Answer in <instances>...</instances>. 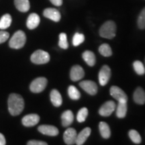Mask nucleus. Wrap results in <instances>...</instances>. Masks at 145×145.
Returning a JSON list of instances; mask_svg holds the SVG:
<instances>
[{"instance_id": "1", "label": "nucleus", "mask_w": 145, "mask_h": 145, "mask_svg": "<svg viewBox=\"0 0 145 145\" xmlns=\"http://www.w3.org/2000/svg\"><path fill=\"white\" fill-rule=\"evenodd\" d=\"M8 110L11 115L18 116L22 113L24 108V101L20 95L12 93L8 98Z\"/></svg>"}, {"instance_id": "2", "label": "nucleus", "mask_w": 145, "mask_h": 145, "mask_svg": "<svg viewBox=\"0 0 145 145\" xmlns=\"http://www.w3.org/2000/svg\"><path fill=\"white\" fill-rule=\"evenodd\" d=\"M116 25L113 21H107L99 29V35L107 39H112L115 37Z\"/></svg>"}, {"instance_id": "3", "label": "nucleus", "mask_w": 145, "mask_h": 145, "mask_svg": "<svg viewBox=\"0 0 145 145\" xmlns=\"http://www.w3.org/2000/svg\"><path fill=\"white\" fill-rule=\"evenodd\" d=\"M26 41V36L24 32L22 30H18L14 34L10 40L9 44L12 48L20 49L24 46Z\"/></svg>"}, {"instance_id": "4", "label": "nucleus", "mask_w": 145, "mask_h": 145, "mask_svg": "<svg viewBox=\"0 0 145 145\" xmlns=\"http://www.w3.org/2000/svg\"><path fill=\"white\" fill-rule=\"evenodd\" d=\"M30 59L34 64H45L50 61V55L48 52L44 50H37L32 54Z\"/></svg>"}, {"instance_id": "5", "label": "nucleus", "mask_w": 145, "mask_h": 145, "mask_svg": "<svg viewBox=\"0 0 145 145\" xmlns=\"http://www.w3.org/2000/svg\"><path fill=\"white\" fill-rule=\"evenodd\" d=\"M48 81L45 77H38L32 81L30 84V89L34 93H39L44 90Z\"/></svg>"}, {"instance_id": "6", "label": "nucleus", "mask_w": 145, "mask_h": 145, "mask_svg": "<svg viewBox=\"0 0 145 145\" xmlns=\"http://www.w3.org/2000/svg\"><path fill=\"white\" fill-rule=\"evenodd\" d=\"M110 92V95H111L114 99H116L118 102H127V101H128V96H127L126 93H125L124 91H123L121 88H120L119 87H111Z\"/></svg>"}, {"instance_id": "7", "label": "nucleus", "mask_w": 145, "mask_h": 145, "mask_svg": "<svg viewBox=\"0 0 145 145\" xmlns=\"http://www.w3.org/2000/svg\"><path fill=\"white\" fill-rule=\"evenodd\" d=\"M111 70L108 65L103 66L99 72V82L101 86H106L110 80Z\"/></svg>"}, {"instance_id": "8", "label": "nucleus", "mask_w": 145, "mask_h": 145, "mask_svg": "<svg viewBox=\"0 0 145 145\" xmlns=\"http://www.w3.org/2000/svg\"><path fill=\"white\" fill-rule=\"evenodd\" d=\"M79 86L85 91H86L89 95H94L97 93V86L94 81L89 80L83 81L79 83Z\"/></svg>"}, {"instance_id": "9", "label": "nucleus", "mask_w": 145, "mask_h": 145, "mask_svg": "<svg viewBox=\"0 0 145 145\" xmlns=\"http://www.w3.org/2000/svg\"><path fill=\"white\" fill-rule=\"evenodd\" d=\"M116 109V104L113 101H106L99 108V114L101 116H109L113 113Z\"/></svg>"}, {"instance_id": "10", "label": "nucleus", "mask_w": 145, "mask_h": 145, "mask_svg": "<svg viewBox=\"0 0 145 145\" xmlns=\"http://www.w3.org/2000/svg\"><path fill=\"white\" fill-rule=\"evenodd\" d=\"M77 132L74 128H69L65 132L63 135V139L65 144L68 145H72L75 144L76 138H77Z\"/></svg>"}, {"instance_id": "11", "label": "nucleus", "mask_w": 145, "mask_h": 145, "mask_svg": "<svg viewBox=\"0 0 145 145\" xmlns=\"http://www.w3.org/2000/svg\"><path fill=\"white\" fill-rule=\"evenodd\" d=\"M38 130L43 135L50 137L57 136L59 132L57 128L51 125H41L38 128Z\"/></svg>"}, {"instance_id": "12", "label": "nucleus", "mask_w": 145, "mask_h": 145, "mask_svg": "<svg viewBox=\"0 0 145 145\" xmlns=\"http://www.w3.org/2000/svg\"><path fill=\"white\" fill-rule=\"evenodd\" d=\"M40 117L38 114H31L25 116L22 120V122L24 126L31 127L35 126L39 122Z\"/></svg>"}, {"instance_id": "13", "label": "nucleus", "mask_w": 145, "mask_h": 145, "mask_svg": "<svg viewBox=\"0 0 145 145\" xmlns=\"http://www.w3.org/2000/svg\"><path fill=\"white\" fill-rule=\"evenodd\" d=\"M85 75L83 69L79 65H75L71 68L70 72L71 79L73 81H77L82 79Z\"/></svg>"}, {"instance_id": "14", "label": "nucleus", "mask_w": 145, "mask_h": 145, "mask_svg": "<svg viewBox=\"0 0 145 145\" xmlns=\"http://www.w3.org/2000/svg\"><path fill=\"white\" fill-rule=\"evenodd\" d=\"M43 15L44 17L48 19L51 20L58 22L61 20V16L60 14L59 11L55 8H46L44 10L43 12Z\"/></svg>"}, {"instance_id": "15", "label": "nucleus", "mask_w": 145, "mask_h": 145, "mask_svg": "<svg viewBox=\"0 0 145 145\" xmlns=\"http://www.w3.org/2000/svg\"><path fill=\"white\" fill-rule=\"evenodd\" d=\"M40 19L39 16L36 13H32L28 16L26 22V26L30 30H33L39 26Z\"/></svg>"}, {"instance_id": "16", "label": "nucleus", "mask_w": 145, "mask_h": 145, "mask_svg": "<svg viewBox=\"0 0 145 145\" xmlns=\"http://www.w3.org/2000/svg\"><path fill=\"white\" fill-rule=\"evenodd\" d=\"M91 132V130L90 128H88V127L81 130L77 135L75 144H77V145H82L84 144V142H86L88 138L90 136Z\"/></svg>"}, {"instance_id": "17", "label": "nucleus", "mask_w": 145, "mask_h": 145, "mask_svg": "<svg viewBox=\"0 0 145 145\" xmlns=\"http://www.w3.org/2000/svg\"><path fill=\"white\" fill-rule=\"evenodd\" d=\"M134 101L137 104L143 105L145 104V91L142 88H138L135 90L133 95Z\"/></svg>"}, {"instance_id": "18", "label": "nucleus", "mask_w": 145, "mask_h": 145, "mask_svg": "<svg viewBox=\"0 0 145 145\" xmlns=\"http://www.w3.org/2000/svg\"><path fill=\"white\" fill-rule=\"evenodd\" d=\"M61 120L62 125L64 127L69 126L73 122L74 116L71 110H66L61 116Z\"/></svg>"}, {"instance_id": "19", "label": "nucleus", "mask_w": 145, "mask_h": 145, "mask_svg": "<svg viewBox=\"0 0 145 145\" xmlns=\"http://www.w3.org/2000/svg\"><path fill=\"white\" fill-rule=\"evenodd\" d=\"M50 100L55 107H59L63 103L62 96L57 89H52L50 92Z\"/></svg>"}, {"instance_id": "20", "label": "nucleus", "mask_w": 145, "mask_h": 145, "mask_svg": "<svg viewBox=\"0 0 145 145\" xmlns=\"http://www.w3.org/2000/svg\"><path fill=\"white\" fill-rule=\"evenodd\" d=\"M82 57L89 66L93 67L96 62V58L95 54L90 50H86L82 54Z\"/></svg>"}, {"instance_id": "21", "label": "nucleus", "mask_w": 145, "mask_h": 145, "mask_svg": "<svg viewBox=\"0 0 145 145\" xmlns=\"http://www.w3.org/2000/svg\"><path fill=\"white\" fill-rule=\"evenodd\" d=\"M14 4L16 8L21 12H27L30 8L29 0H14Z\"/></svg>"}, {"instance_id": "22", "label": "nucleus", "mask_w": 145, "mask_h": 145, "mask_svg": "<svg viewBox=\"0 0 145 145\" xmlns=\"http://www.w3.org/2000/svg\"><path fill=\"white\" fill-rule=\"evenodd\" d=\"M99 129L101 136L104 138H109L111 135V131L109 125L104 122H101L99 124Z\"/></svg>"}, {"instance_id": "23", "label": "nucleus", "mask_w": 145, "mask_h": 145, "mask_svg": "<svg viewBox=\"0 0 145 145\" xmlns=\"http://www.w3.org/2000/svg\"><path fill=\"white\" fill-rule=\"evenodd\" d=\"M127 102H118L116 108V116L119 118H123L127 113Z\"/></svg>"}, {"instance_id": "24", "label": "nucleus", "mask_w": 145, "mask_h": 145, "mask_svg": "<svg viewBox=\"0 0 145 145\" xmlns=\"http://www.w3.org/2000/svg\"><path fill=\"white\" fill-rule=\"evenodd\" d=\"M12 16L10 14H6L3 15L0 19V29L5 30L10 26L12 24Z\"/></svg>"}, {"instance_id": "25", "label": "nucleus", "mask_w": 145, "mask_h": 145, "mask_svg": "<svg viewBox=\"0 0 145 145\" xmlns=\"http://www.w3.org/2000/svg\"><path fill=\"white\" fill-rule=\"evenodd\" d=\"M68 94L70 98L73 100H78L81 97V93L75 86H71L68 88Z\"/></svg>"}, {"instance_id": "26", "label": "nucleus", "mask_w": 145, "mask_h": 145, "mask_svg": "<svg viewBox=\"0 0 145 145\" xmlns=\"http://www.w3.org/2000/svg\"><path fill=\"white\" fill-rule=\"evenodd\" d=\"M99 52L104 57H110L112 54V50L110 46L108 44H101L99 48Z\"/></svg>"}, {"instance_id": "27", "label": "nucleus", "mask_w": 145, "mask_h": 145, "mask_svg": "<svg viewBox=\"0 0 145 145\" xmlns=\"http://www.w3.org/2000/svg\"><path fill=\"white\" fill-rule=\"evenodd\" d=\"M133 67L138 75H142L145 73V69L142 63L139 61H136L133 63Z\"/></svg>"}, {"instance_id": "28", "label": "nucleus", "mask_w": 145, "mask_h": 145, "mask_svg": "<svg viewBox=\"0 0 145 145\" xmlns=\"http://www.w3.org/2000/svg\"><path fill=\"white\" fill-rule=\"evenodd\" d=\"M128 135H129V137L130 138V139H131V140L134 143H135V144H140L141 141H142L140 135H139V133L137 131V130H130Z\"/></svg>"}, {"instance_id": "29", "label": "nucleus", "mask_w": 145, "mask_h": 145, "mask_svg": "<svg viewBox=\"0 0 145 145\" xmlns=\"http://www.w3.org/2000/svg\"><path fill=\"white\" fill-rule=\"evenodd\" d=\"M88 115V110L86 108H83L79 110L77 115V120L79 122H83L86 121V120Z\"/></svg>"}, {"instance_id": "30", "label": "nucleus", "mask_w": 145, "mask_h": 145, "mask_svg": "<svg viewBox=\"0 0 145 145\" xmlns=\"http://www.w3.org/2000/svg\"><path fill=\"white\" fill-rule=\"evenodd\" d=\"M59 46L63 49H67L69 44L67 41V37L65 33H61L59 34Z\"/></svg>"}, {"instance_id": "31", "label": "nucleus", "mask_w": 145, "mask_h": 145, "mask_svg": "<svg viewBox=\"0 0 145 145\" xmlns=\"http://www.w3.org/2000/svg\"><path fill=\"white\" fill-rule=\"evenodd\" d=\"M84 40L85 36L83 34L75 33L73 38H72V44H73V46H77L82 44Z\"/></svg>"}, {"instance_id": "32", "label": "nucleus", "mask_w": 145, "mask_h": 145, "mask_svg": "<svg viewBox=\"0 0 145 145\" xmlns=\"http://www.w3.org/2000/svg\"><path fill=\"white\" fill-rule=\"evenodd\" d=\"M138 26L141 30L145 29V8L141 11L140 14H139L138 18Z\"/></svg>"}, {"instance_id": "33", "label": "nucleus", "mask_w": 145, "mask_h": 145, "mask_svg": "<svg viewBox=\"0 0 145 145\" xmlns=\"http://www.w3.org/2000/svg\"><path fill=\"white\" fill-rule=\"evenodd\" d=\"M9 37H10V34L8 32L0 31V44L6 41Z\"/></svg>"}, {"instance_id": "34", "label": "nucleus", "mask_w": 145, "mask_h": 145, "mask_svg": "<svg viewBox=\"0 0 145 145\" xmlns=\"http://www.w3.org/2000/svg\"><path fill=\"white\" fill-rule=\"evenodd\" d=\"M28 145H47V143L40 140H30L27 143Z\"/></svg>"}, {"instance_id": "35", "label": "nucleus", "mask_w": 145, "mask_h": 145, "mask_svg": "<svg viewBox=\"0 0 145 145\" xmlns=\"http://www.w3.org/2000/svg\"><path fill=\"white\" fill-rule=\"evenodd\" d=\"M50 1L55 6H61L63 4V0H50Z\"/></svg>"}, {"instance_id": "36", "label": "nucleus", "mask_w": 145, "mask_h": 145, "mask_svg": "<svg viewBox=\"0 0 145 145\" xmlns=\"http://www.w3.org/2000/svg\"><path fill=\"white\" fill-rule=\"evenodd\" d=\"M6 144V141L5 138L2 134L0 133V145H5Z\"/></svg>"}]
</instances>
